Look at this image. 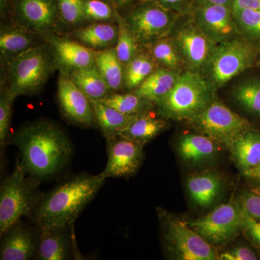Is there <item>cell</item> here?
Returning a JSON list of instances; mask_svg holds the SVG:
<instances>
[{"label": "cell", "mask_w": 260, "mask_h": 260, "mask_svg": "<svg viewBox=\"0 0 260 260\" xmlns=\"http://www.w3.org/2000/svg\"><path fill=\"white\" fill-rule=\"evenodd\" d=\"M9 144L18 148L27 172L41 181L60 174L70 164L74 149L64 130L49 119H39L20 126L10 137Z\"/></svg>", "instance_id": "obj_1"}, {"label": "cell", "mask_w": 260, "mask_h": 260, "mask_svg": "<svg viewBox=\"0 0 260 260\" xmlns=\"http://www.w3.org/2000/svg\"><path fill=\"white\" fill-rule=\"evenodd\" d=\"M106 179L103 172L96 175L82 173L69 178L44 193L30 219L41 229L73 226Z\"/></svg>", "instance_id": "obj_2"}, {"label": "cell", "mask_w": 260, "mask_h": 260, "mask_svg": "<svg viewBox=\"0 0 260 260\" xmlns=\"http://www.w3.org/2000/svg\"><path fill=\"white\" fill-rule=\"evenodd\" d=\"M41 183L27 172L21 160H16L14 170L0 186V237L23 217L31 218L44 194Z\"/></svg>", "instance_id": "obj_3"}, {"label": "cell", "mask_w": 260, "mask_h": 260, "mask_svg": "<svg viewBox=\"0 0 260 260\" xmlns=\"http://www.w3.org/2000/svg\"><path fill=\"white\" fill-rule=\"evenodd\" d=\"M56 69L47 42L30 48L14 58L5 68L4 83L16 97L37 95Z\"/></svg>", "instance_id": "obj_4"}, {"label": "cell", "mask_w": 260, "mask_h": 260, "mask_svg": "<svg viewBox=\"0 0 260 260\" xmlns=\"http://www.w3.org/2000/svg\"><path fill=\"white\" fill-rule=\"evenodd\" d=\"M213 87L198 72H185L165 96L156 103L159 115L174 120H190L213 102Z\"/></svg>", "instance_id": "obj_5"}, {"label": "cell", "mask_w": 260, "mask_h": 260, "mask_svg": "<svg viewBox=\"0 0 260 260\" xmlns=\"http://www.w3.org/2000/svg\"><path fill=\"white\" fill-rule=\"evenodd\" d=\"M166 250L174 259L181 260L220 259L218 250L186 222L159 210Z\"/></svg>", "instance_id": "obj_6"}, {"label": "cell", "mask_w": 260, "mask_h": 260, "mask_svg": "<svg viewBox=\"0 0 260 260\" xmlns=\"http://www.w3.org/2000/svg\"><path fill=\"white\" fill-rule=\"evenodd\" d=\"M240 37L218 44L213 51L205 68L213 88L223 86L254 64L257 49L248 39Z\"/></svg>", "instance_id": "obj_7"}, {"label": "cell", "mask_w": 260, "mask_h": 260, "mask_svg": "<svg viewBox=\"0 0 260 260\" xmlns=\"http://www.w3.org/2000/svg\"><path fill=\"white\" fill-rule=\"evenodd\" d=\"M180 16L155 2L142 0L124 18L140 47L148 49L170 35Z\"/></svg>", "instance_id": "obj_8"}, {"label": "cell", "mask_w": 260, "mask_h": 260, "mask_svg": "<svg viewBox=\"0 0 260 260\" xmlns=\"http://www.w3.org/2000/svg\"><path fill=\"white\" fill-rule=\"evenodd\" d=\"M248 216L240 203L232 200L203 218L186 223L213 245H225L243 231Z\"/></svg>", "instance_id": "obj_9"}, {"label": "cell", "mask_w": 260, "mask_h": 260, "mask_svg": "<svg viewBox=\"0 0 260 260\" xmlns=\"http://www.w3.org/2000/svg\"><path fill=\"white\" fill-rule=\"evenodd\" d=\"M189 121L203 134L228 148H230L241 135L251 129L247 119L219 102L210 103Z\"/></svg>", "instance_id": "obj_10"}, {"label": "cell", "mask_w": 260, "mask_h": 260, "mask_svg": "<svg viewBox=\"0 0 260 260\" xmlns=\"http://www.w3.org/2000/svg\"><path fill=\"white\" fill-rule=\"evenodd\" d=\"M172 39L183 61L189 70L198 73L205 70L218 45L205 35L192 17L176 28Z\"/></svg>", "instance_id": "obj_11"}, {"label": "cell", "mask_w": 260, "mask_h": 260, "mask_svg": "<svg viewBox=\"0 0 260 260\" xmlns=\"http://www.w3.org/2000/svg\"><path fill=\"white\" fill-rule=\"evenodd\" d=\"M56 99L61 114L67 121L81 127L98 126L90 99L73 83L69 75L59 73Z\"/></svg>", "instance_id": "obj_12"}, {"label": "cell", "mask_w": 260, "mask_h": 260, "mask_svg": "<svg viewBox=\"0 0 260 260\" xmlns=\"http://www.w3.org/2000/svg\"><path fill=\"white\" fill-rule=\"evenodd\" d=\"M191 15L198 27L216 44L241 35L232 8L220 5H196Z\"/></svg>", "instance_id": "obj_13"}, {"label": "cell", "mask_w": 260, "mask_h": 260, "mask_svg": "<svg viewBox=\"0 0 260 260\" xmlns=\"http://www.w3.org/2000/svg\"><path fill=\"white\" fill-rule=\"evenodd\" d=\"M107 164L103 171L106 178L131 177L138 172L143 159V147L124 137L107 140Z\"/></svg>", "instance_id": "obj_14"}, {"label": "cell", "mask_w": 260, "mask_h": 260, "mask_svg": "<svg viewBox=\"0 0 260 260\" xmlns=\"http://www.w3.org/2000/svg\"><path fill=\"white\" fill-rule=\"evenodd\" d=\"M54 56L56 69L69 75L74 70L95 64L94 51L71 38L61 37L51 32L44 36Z\"/></svg>", "instance_id": "obj_15"}, {"label": "cell", "mask_w": 260, "mask_h": 260, "mask_svg": "<svg viewBox=\"0 0 260 260\" xmlns=\"http://www.w3.org/2000/svg\"><path fill=\"white\" fill-rule=\"evenodd\" d=\"M41 229L19 220L1 236L0 259H35Z\"/></svg>", "instance_id": "obj_16"}, {"label": "cell", "mask_w": 260, "mask_h": 260, "mask_svg": "<svg viewBox=\"0 0 260 260\" xmlns=\"http://www.w3.org/2000/svg\"><path fill=\"white\" fill-rule=\"evenodd\" d=\"M18 23L42 36L54 32L61 19L56 0H18Z\"/></svg>", "instance_id": "obj_17"}, {"label": "cell", "mask_w": 260, "mask_h": 260, "mask_svg": "<svg viewBox=\"0 0 260 260\" xmlns=\"http://www.w3.org/2000/svg\"><path fill=\"white\" fill-rule=\"evenodd\" d=\"M44 36L21 24L2 25L0 30V59L5 69L19 54L45 43Z\"/></svg>", "instance_id": "obj_18"}, {"label": "cell", "mask_w": 260, "mask_h": 260, "mask_svg": "<svg viewBox=\"0 0 260 260\" xmlns=\"http://www.w3.org/2000/svg\"><path fill=\"white\" fill-rule=\"evenodd\" d=\"M72 227L41 229L35 259L68 260L75 255Z\"/></svg>", "instance_id": "obj_19"}, {"label": "cell", "mask_w": 260, "mask_h": 260, "mask_svg": "<svg viewBox=\"0 0 260 260\" xmlns=\"http://www.w3.org/2000/svg\"><path fill=\"white\" fill-rule=\"evenodd\" d=\"M70 38L93 50L114 48L117 42V24L93 23L73 30Z\"/></svg>", "instance_id": "obj_20"}, {"label": "cell", "mask_w": 260, "mask_h": 260, "mask_svg": "<svg viewBox=\"0 0 260 260\" xmlns=\"http://www.w3.org/2000/svg\"><path fill=\"white\" fill-rule=\"evenodd\" d=\"M179 75L177 71L158 68L133 92L142 99L156 104L170 92Z\"/></svg>", "instance_id": "obj_21"}, {"label": "cell", "mask_w": 260, "mask_h": 260, "mask_svg": "<svg viewBox=\"0 0 260 260\" xmlns=\"http://www.w3.org/2000/svg\"><path fill=\"white\" fill-rule=\"evenodd\" d=\"M233 160L242 173L260 164V133L249 129L229 148Z\"/></svg>", "instance_id": "obj_22"}, {"label": "cell", "mask_w": 260, "mask_h": 260, "mask_svg": "<svg viewBox=\"0 0 260 260\" xmlns=\"http://www.w3.org/2000/svg\"><path fill=\"white\" fill-rule=\"evenodd\" d=\"M166 126L167 122L162 116L158 117L149 110L138 114L120 135L144 147L165 129Z\"/></svg>", "instance_id": "obj_23"}, {"label": "cell", "mask_w": 260, "mask_h": 260, "mask_svg": "<svg viewBox=\"0 0 260 260\" xmlns=\"http://www.w3.org/2000/svg\"><path fill=\"white\" fill-rule=\"evenodd\" d=\"M98 126L106 139L119 136L138 115H128L101 101L90 100Z\"/></svg>", "instance_id": "obj_24"}, {"label": "cell", "mask_w": 260, "mask_h": 260, "mask_svg": "<svg viewBox=\"0 0 260 260\" xmlns=\"http://www.w3.org/2000/svg\"><path fill=\"white\" fill-rule=\"evenodd\" d=\"M189 194L199 206L208 208L215 203L222 189V182L215 173L193 175L186 181Z\"/></svg>", "instance_id": "obj_25"}, {"label": "cell", "mask_w": 260, "mask_h": 260, "mask_svg": "<svg viewBox=\"0 0 260 260\" xmlns=\"http://www.w3.org/2000/svg\"><path fill=\"white\" fill-rule=\"evenodd\" d=\"M68 75L90 100L102 101L112 93L96 64L74 70Z\"/></svg>", "instance_id": "obj_26"}, {"label": "cell", "mask_w": 260, "mask_h": 260, "mask_svg": "<svg viewBox=\"0 0 260 260\" xmlns=\"http://www.w3.org/2000/svg\"><path fill=\"white\" fill-rule=\"evenodd\" d=\"M95 64L112 93L124 88V66L116 55L114 48L93 50Z\"/></svg>", "instance_id": "obj_27"}, {"label": "cell", "mask_w": 260, "mask_h": 260, "mask_svg": "<svg viewBox=\"0 0 260 260\" xmlns=\"http://www.w3.org/2000/svg\"><path fill=\"white\" fill-rule=\"evenodd\" d=\"M179 155L183 160L198 164L211 158L216 153L215 141L206 135L189 134L179 140Z\"/></svg>", "instance_id": "obj_28"}, {"label": "cell", "mask_w": 260, "mask_h": 260, "mask_svg": "<svg viewBox=\"0 0 260 260\" xmlns=\"http://www.w3.org/2000/svg\"><path fill=\"white\" fill-rule=\"evenodd\" d=\"M158 68L150 52L138 53L124 68V88L133 91Z\"/></svg>", "instance_id": "obj_29"}, {"label": "cell", "mask_w": 260, "mask_h": 260, "mask_svg": "<svg viewBox=\"0 0 260 260\" xmlns=\"http://www.w3.org/2000/svg\"><path fill=\"white\" fill-rule=\"evenodd\" d=\"M114 20L118 26L117 42L114 49L119 60L125 68L126 65L140 52V47L128 27L125 18L119 14L117 10L115 11Z\"/></svg>", "instance_id": "obj_30"}, {"label": "cell", "mask_w": 260, "mask_h": 260, "mask_svg": "<svg viewBox=\"0 0 260 260\" xmlns=\"http://www.w3.org/2000/svg\"><path fill=\"white\" fill-rule=\"evenodd\" d=\"M101 102L128 115H138L151 110L153 103L142 99L132 92L129 93H112Z\"/></svg>", "instance_id": "obj_31"}, {"label": "cell", "mask_w": 260, "mask_h": 260, "mask_svg": "<svg viewBox=\"0 0 260 260\" xmlns=\"http://www.w3.org/2000/svg\"><path fill=\"white\" fill-rule=\"evenodd\" d=\"M149 52L160 68L177 71L183 62L182 57L172 38H162L148 48Z\"/></svg>", "instance_id": "obj_32"}, {"label": "cell", "mask_w": 260, "mask_h": 260, "mask_svg": "<svg viewBox=\"0 0 260 260\" xmlns=\"http://www.w3.org/2000/svg\"><path fill=\"white\" fill-rule=\"evenodd\" d=\"M16 96L10 91L5 84H1L0 89V149L1 157L8 145L11 127L13 104Z\"/></svg>", "instance_id": "obj_33"}, {"label": "cell", "mask_w": 260, "mask_h": 260, "mask_svg": "<svg viewBox=\"0 0 260 260\" xmlns=\"http://www.w3.org/2000/svg\"><path fill=\"white\" fill-rule=\"evenodd\" d=\"M234 97L248 112L260 116V81L247 80L239 84L234 91Z\"/></svg>", "instance_id": "obj_34"}, {"label": "cell", "mask_w": 260, "mask_h": 260, "mask_svg": "<svg viewBox=\"0 0 260 260\" xmlns=\"http://www.w3.org/2000/svg\"><path fill=\"white\" fill-rule=\"evenodd\" d=\"M241 35L260 42V9L233 10Z\"/></svg>", "instance_id": "obj_35"}, {"label": "cell", "mask_w": 260, "mask_h": 260, "mask_svg": "<svg viewBox=\"0 0 260 260\" xmlns=\"http://www.w3.org/2000/svg\"><path fill=\"white\" fill-rule=\"evenodd\" d=\"M61 19L68 25H78L85 20V0H56Z\"/></svg>", "instance_id": "obj_36"}, {"label": "cell", "mask_w": 260, "mask_h": 260, "mask_svg": "<svg viewBox=\"0 0 260 260\" xmlns=\"http://www.w3.org/2000/svg\"><path fill=\"white\" fill-rule=\"evenodd\" d=\"M116 9L107 0H85V20L101 23L115 18Z\"/></svg>", "instance_id": "obj_37"}, {"label": "cell", "mask_w": 260, "mask_h": 260, "mask_svg": "<svg viewBox=\"0 0 260 260\" xmlns=\"http://www.w3.org/2000/svg\"><path fill=\"white\" fill-rule=\"evenodd\" d=\"M239 202L249 216L260 221V195L252 191L245 192L241 195Z\"/></svg>", "instance_id": "obj_38"}, {"label": "cell", "mask_w": 260, "mask_h": 260, "mask_svg": "<svg viewBox=\"0 0 260 260\" xmlns=\"http://www.w3.org/2000/svg\"><path fill=\"white\" fill-rule=\"evenodd\" d=\"M151 1L155 2L167 9L176 12L181 16L191 15L196 6L195 0H151Z\"/></svg>", "instance_id": "obj_39"}, {"label": "cell", "mask_w": 260, "mask_h": 260, "mask_svg": "<svg viewBox=\"0 0 260 260\" xmlns=\"http://www.w3.org/2000/svg\"><path fill=\"white\" fill-rule=\"evenodd\" d=\"M220 259L223 260H256L255 253L248 247H237L220 254Z\"/></svg>", "instance_id": "obj_40"}, {"label": "cell", "mask_w": 260, "mask_h": 260, "mask_svg": "<svg viewBox=\"0 0 260 260\" xmlns=\"http://www.w3.org/2000/svg\"><path fill=\"white\" fill-rule=\"evenodd\" d=\"M244 233L252 242L260 249V223L255 219L248 216L244 224Z\"/></svg>", "instance_id": "obj_41"}, {"label": "cell", "mask_w": 260, "mask_h": 260, "mask_svg": "<svg viewBox=\"0 0 260 260\" xmlns=\"http://www.w3.org/2000/svg\"><path fill=\"white\" fill-rule=\"evenodd\" d=\"M260 9V0H234L232 10Z\"/></svg>", "instance_id": "obj_42"}, {"label": "cell", "mask_w": 260, "mask_h": 260, "mask_svg": "<svg viewBox=\"0 0 260 260\" xmlns=\"http://www.w3.org/2000/svg\"><path fill=\"white\" fill-rule=\"evenodd\" d=\"M196 5H220L233 9L234 0H195Z\"/></svg>", "instance_id": "obj_43"}, {"label": "cell", "mask_w": 260, "mask_h": 260, "mask_svg": "<svg viewBox=\"0 0 260 260\" xmlns=\"http://www.w3.org/2000/svg\"><path fill=\"white\" fill-rule=\"evenodd\" d=\"M243 174L248 179L260 183V164L256 167L243 173Z\"/></svg>", "instance_id": "obj_44"}, {"label": "cell", "mask_w": 260, "mask_h": 260, "mask_svg": "<svg viewBox=\"0 0 260 260\" xmlns=\"http://www.w3.org/2000/svg\"><path fill=\"white\" fill-rule=\"evenodd\" d=\"M108 3L112 5L113 8L116 10L122 9L133 3L134 0H107Z\"/></svg>", "instance_id": "obj_45"}, {"label": "cell", "mask_w": 260, "mask_h": 260, "mask_svg": "<svg viewBox=\"0 0 260 260\" xmlns=\"http://www.w3.org/2000/svg\"><path fill=\"white\" fill-rule=\"evenodd\" d=\"M252 191H254L256 194L260 195V186L259 187L256 188L255 189H253Z\"/></svg>", "instance_id": "obj_46"}]
</instances>
